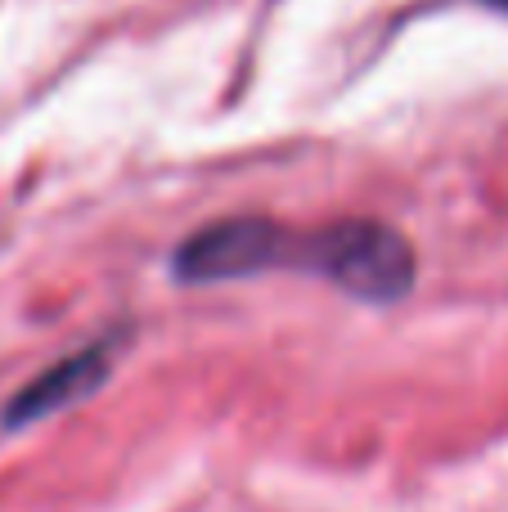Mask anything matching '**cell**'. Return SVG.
<instances>
[{"label":"cell","mask_w":508,"mask_h":512,"mask_svg":"<svg viewBox=\"0 0 508 512\" xmlns=\"http://www.w3.org/2000/svg\"><path fill=\"white\" fill-rule=\"evenodd\" d=\"M293 265L338 283L360 301H396L414 288V248L383 221H338L297 234Z\"/></svg>","instance_id":"1"},{"label":"cell","mask_w":508,"mask_h":512,"mask_svg":"<svg viewBox=\"0 0 508 512\" xmlns=\"http://www.w3.org/2000/svg\"><path fill=\"white\" fill-rule=\"evenodd\" d=\"M297 248V230H284L261 216H230V221L203 225L185 248L176 252V274L189 283H221L243 279L288 265Z\"/></svg>","instance_id":"2"},{"label":"cell","mask_w":508,"mask_h":512,"mask_svg":"<svg viewBox=\"0 0 508 512\" xmlns=\"http://www.w3.org/2000/svg\"><path fill=\"white\" fill-rule=\"evenodd\" d=\"M113 355H117V337H104V342L86 346V351L68 355L59 360L54 369H45L36 382H27L5 409V427H23L36 423V418H50L59 414L63 405H77L86 400L90 391L104 387L108 369H113Z\"/></svg>","instance_id":"3"},{"label":"cell","mask_w":508,"mask_h":512,"mask_svg":"<svg viewBox=\"0 0 508 512\" xmlns=\"http://www.w3.org/2000/svg\"><path fill=\"white\" fill-rule=\"evenodd\" d=\"M486 5H495V9H508V0H486Z\"/></svg>","instance_id":"4"}]
</instances>
